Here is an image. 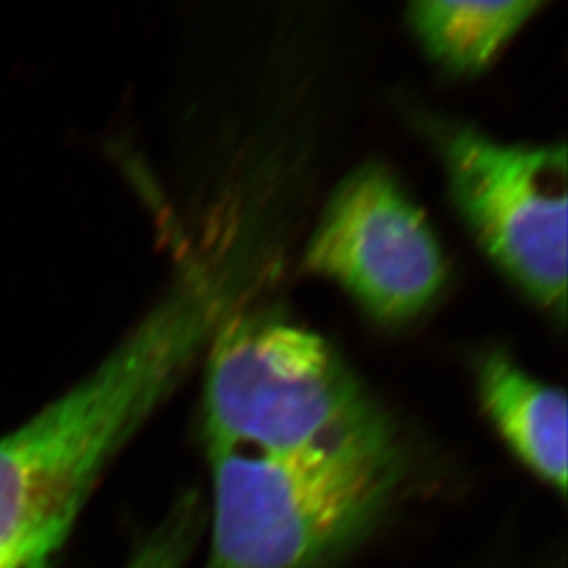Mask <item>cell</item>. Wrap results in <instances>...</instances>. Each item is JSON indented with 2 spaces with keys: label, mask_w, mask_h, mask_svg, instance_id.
<instances>
[{
  "label": "cell",
  "mask_w": 568,
  "mask_h": 568,
  "mask_svg": "<svg viewBox=\"0 0 568 568\" xmlns=\"http://www.w3.org/2000/svg\"><path fill=\"white\" fill-rule=\"evenodd\" d=\"M204 506L189 491L173 503L155 530L145 537L125 568H184L204 528Z\"/></svg>",
  "instance_id": "cell-8"
},
{
  "label": "cell",
  "mask_w": 568,
  "mask_h": 568,
  "mask_svg": "<svg viewBox=\"0 0 568 568\" xmlns=\"http://www.w3.org/2000/svg\"><path fill=\"white\" fill-rule=\"evenodd\" d=\"M206 354V450L291 455L399 440L335 346L278 313L223 316Z\"/></svg>",
  "instance_id": "cell-2"
},
{
  "label": "cell",
  "mask_w": 568,
  "mask_h": 568,
  "mask_svg": "<svg viewBox=\"0 0 568 568\" xmlns=\"http://www.w3.org/2000/svg\"><path fill=\"white\" fill-rule=\"evenodd\" d=\"M537 0H424L407 8V21L425 52L453 74H477L541 10Z\"/></svg>",
  "instance_id": "cell-7"
},
{
  "label": "cell",
  "mask_w": 568,
  "mask_h": 568,
  "mask_svg": "<svg viewBox=\"0 0 568 568\" xmlns=\"http://www.w3.org/2000/svg\"><path fill=\"white\" fill-rule=\"evenodd\" d=\"M306 265L385 324L422 315L447 282L429 220L379 164L357 168L338 183L307 243Z\"/></svg>",
  "instance_id": "cell-5"
},
{
  "label": "cell",
  "mask_w": 568,
  "mask_h": 568,
  "mask_svg": "<svg viewBox=\"0 0 568 568\" xmlns=\"http://www.w3.org/2000/svg\"><path fill=\"white\" fill-rule=\"evenodd\" d=\"M450 197L491 262L542 310H567V150L503 144L453 125L440 134Z\"/></svg>",
  "instance_id": "cell-4"
},
{
  "label": "cell",
  "mask_w": 568,
  "mask_h": 568,
  "mask_svg": "<svg viewBox=\"0 0 568 568\" xmlns=\"http://www.w3.org/2000/svg\"><path fill=\"white\" fill-rule=\"evenodd\" d=\"M204 568H324L371 534L408 473L402 440L262 455L206 450Z\"/></svg>",
  "instance_id": "cell-3"
},
{
  "label": "cell",
  "mask_w": 568,
  "mask_h": 568,
  "mask_svg": "<svg viewBox=\"0 0 568 568\" xmlns=\"http://www.w3.org/2000/svg\"><path fill=\"white\" fill-rule=\"evenodd\" d=\"M217 298L186 273L91 374L0 438V568H52L103 473L209 344Z\"/></svg>",
  "instance_id": "cell-1"
},
{
  "label": "cell",
  "mask_w": 568,
  "mask_h": 568,
  "mask_svg": "<svg viewBox=\"0 0 568 568\" xmlns=\"http://www.w3.org/2000/svg\"><path fill=\"white\" fill-rule=\"evenodd\" d=\"M478 397L509 453L554 491L567 494V396L530 376L505 352L484 355Z\"/></svg>",
  "instance_id": "cell-6"
}]
</instances>
